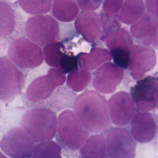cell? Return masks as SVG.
I'll use <instances>...</instances> for the list:
<instances>
[{"mask_svg":"<svg viewBox=\"0 0 158 158\" xmlns=\"http://www.w3.org/2000/svg\"><path fill=\"white\" fill-rule=\"evenodd\" d=\"M20 125L35 143L51 140L57 131L56 112L44 107L31 108L23 114Z\"/></svg>","mask_w":158,"mask_h":158,"instance_id":"cell-2","label":"cell"},{"mask_svg":"<svg viewBox=\"0 0 158 158\" xmlns=\"http://www.w3.org/2000/svg\"><path fill=\"white\" fill-rule=\"evenodd\" d=\"M0 158H7V157H6L2 152L0 153Z\"/></svg>","mask_w":158,"mask_h":158,"instance_id":"cell-32","label":"cell"},{"mask_svg":"<svg viewBox=\"0 0 158 158\" xmlns=\"http://www.w3.org/2000/svg\"><path fill=\"white\" fill-rule=\"evenodd\" d=\"M79 7L83 11H93L98 9L103 2L101 0H78L77 1Z\"/></svg>","mask_w":158,"mask_h":158,"instance_id":"cell-30","label":"cell"},{"mask_svg":"<svg viewBox=\"0 0 158 158\" xmlns=\"http://www.w3.org/2000/svg\"><path fill=\"white\" fill-rule=\"evenodd\" d=\"M78 33L89 43L101 40L102 23L100 14L94 11H81L74 22Z\"/></svg>","mask_w":158,"mask_h":158,"instance_id":"cell-17","label":"cell"},{"mask_svg":"<svg viewBox=\"0 0 158 158\" xmlns=\"http://www.w3.org/2000/svg\"><path fill=\"white\" fill-rule=\"evenodd\" d=\"M24 31L28 39L40 46L57 42L60 38L59 23L49 15L29 17L25 22Z\"/></svg>","mask_w":158,"mask_h":158,"instance_id":"cell-4","label":"cell"},{"mask_svg":"<svg viewBox=\"0 0 158 158\" xmlns=\"http://www.w3.org/2000/svg\"><path fill=\"white\" fill-rule=\"evenodd\" d=\"M45 62L52 68L61 70L65 74L69 73L78 67V56L67 51L62 42L48 44L43 49Z\"/></svg>","mask_w":158,"mask_h":158,"instance_id":"cell-12","label":"cell"},{"mask_svg":"<svg viewBox=\"0 0 158 158\" xmlns=\"http://www.w3.org/2000/svg\"><path fill=\"white\" fill-rule=\"evenodd\" d=\"M34 141L20 127L8 130L1 140V151L11 158H30L34 149Z\"/></svg>","mask_w":158,"mask_h":158,"instance_id":"cell-9","label":"cell"},{"mask_svg":"<svg viewBox=\"0 0 158 158\" xmlns=\"http://www.w3.org/2000/svg\"><path fill=\"white\" fill-rule=\"evenodd\" d=\"M80 158H109L104 134L90 136L80 149Z\"/></svg>","mask_w":158,"mask_h":158,"instance_id":"cell-22","label":"cell"},{"mask_svg":"<svg viewBox=\"0 0 158 158\" xmlns=\"http://www.w3.org/2000/svg\"><path fill=\"white\" fill-rule=\"evenodd\" d=\"M89 137V132L80 123L70 109L62 111L57 117L56 139L64 147L76 151L81 149Z\"/></svg>","mask_w":158,"mask_h":158,"instance_id":"cell-3","label":"cell"},{"mask_svg":"<svg viewBox=\"0 0 158 158\" xmlns=\"http://www.w3.org/2000/svg\"><path fill=\"white\" fill-rule=\"evenodd\" d=\"M145 6L142 0L124 1L118 14L120 22L125 24H134L144 15Z\"/></svg>","mask_w":158,"mask_h":158,"instance_id":"cell-23","label":"cell"},{"mask_svg":"<svg viewBox=\"0 0 158 158\" xmlns=\"http://www.w3.org/2000/svg\"><path fill=\"white\" fill-rule=\"evenodd\" d=\"M123 2L122 0H105L101 12L110 16H117Z\"/></svg>","mask_w":158,"mask_h":158,"instance_id":"cell-28","label":"cell"},{"mask_svg":"<svg viewBox=\"0 0 158 158\" xmlns=\"http://www.w3.org/2000/svg\"><path fill=\"white\" fill-rule=\"evenodd\" d=\"M61 146L52 140L35 144L31 158H62Z\"/></svg>","mask_w":158,"mask_h":158,"instance_id":"cell-26","label":"cell"},{"mask_svg":"<svg viewBox=\"0 0 158 158\" xmlns=\"http://www.w3.org/2000/svg\"><path fill=\"white\" fill-rule=\"evenodd\" d=\"M77 97V96L73 91L67 86L63 85L57 88L51 96L46 101L36 104H28V106L30 109L44 107L57 112L73 108Z\"/></svg>","mask_w":158,"mask_h":158,"instance_id":"cell-19","label":"cell"},{"mask_svg":"<svg viewBox=\"0 0 158 158\" xmlns=\"http://www.w3.org/2000/svg\"><path fill=\"white\" fill-rule=\"evenodd\" d=\"M107 103L111 123L117 127L126 125L136 114L135 103L130 94L125 91L114 94Z\"/></svg>","mask_w":158,"mask_h":158,"instance_id":"cell-11","label":"cell"},{"mask_svg":"<svg viewBox=\"0 0 158 158\" xmlns=\"http://www.w3.org/2000/svg\"><path fill=\"white\" fill-rule=\"evenodd\" d=\"M145 3L148 13L158 18V0H146Z\"/></svg>","mask_w":158,"mask_h":158,"instance_id":"cell-31","label":"cell"},{"mask_svg":"<svg viewBox=\"0 0 158 158\" xmlns=\"http://www.w3.org/2000/svg\"><path fill=\"white\" fill-rule=\"evenodd\" d=\"M25 85V74L6 56L0 59V99L12 101L21 94Z\"/></svg>","mask_w":158,"mask_h":158,"instance_id":"cell-7","label":"cell"},{"mask_svg":"<svg viewBox=\"0 0 158 158\" xmlns=\"http://www.w3.org/2000/svg\"><path fill=\"white\" fill-rule=\"evenodd\" d=\"M132 37L138 45L158 46V18L146 13L130 27Z\"/></svg>","mask_w":158,"mask_h":158,"instance_id":"cell-15","label":"cell"},{"mask_svg":"<svg viewBox=\"0 0 158 158\" xmlns=\"http://www.w3.org/2000/svg\"><path fill=\"white\" fill-rule=\"evenodd\" d=\"M156 53L149 47L133 45L130 52L128 70L131 77L140 80L144 74L151 70L156 63Z\"/></svg>","mask_w":158,"mask_h":158,"instance_id":"cell-14","label":"cell"},{"mask_svg":"<svg viewBox=\"0 0 158 158\" xmlns=\"http://www.w3.org/2000/svg\"><path fill=\"white\" fill-rule=\"evenodd\" d=\"M77 56L80 68L88 71L97 69L112 59L110 51L101 47H94L89 52H80Z\"/></svg>","mask_w":158,"mask_h":158,"instance_id":"cell-20","label":"cell"},{"mask_svg":"<svg viewBox=\"0 0 158 158\" xmlns=\"http://www.w3.org/2000/svg\"><path fill=\"white\" fill-rule=\"evenodd\" d=\"M65 74L60 69H50L47 73L35 78L28 86L24 99L27 103L36 104L48 99L55 89L64 85Z\"/></svg>","mask_w":158,"mask_h":158,"instance_id":"cell-6","label":"cell"},{"mask_svg":"<svg viewBox=\"0 0 158 158\" xmlns=\"http://www.w3.org/2000/svg\"><path fill=\"white\" fill-rule=\"evenodd\" d=\"M73 109L81 125L89 132L102 133L110 128L108 103L98 91L86 89L78 95Z\"/></svg>","mask_w":158,"mask_h":158,"instance_id":"cell-1","label":"cell"},{"mask_svg":"<svg viewBox=\"0 0 158 158\" xmlns=\"http://www.w3.org/2000/svg\"><path fill=\"white\" fill-rule=\"evenodd\" d=\"M130 51H110L114 63L122 69L128 68Z\"/></svg>","mask_w":158,"mask_h":158,"instance_id":"cell-29","label":"cell"},{"mask_svg":"<svg viewBox=\"0 0 158 158\" xmlns=\"http://www.w3.org/2000/svg\"><path fill=\"white\" fill-rule=\"evenodd\" d=\"M102 41L106 43L109 51H130L133 46V38L126 28L120 27L109 33Z\"/></svg>","mask_w":158,"mask_h":158,"instance_id":"cell-21","label":"cell"},{"mask_svg":"<svg viewBox=\"0 0 158 158\" xmlns=\"http://www.w3.org/2000/svg\"><path fill=\"white\" fill-rule=\"evenodd\" d=\"M123 76L122 69L114 63L106 62L95 70L92 79L93 86L99 93H112L123 80Z\"/></svg>","mask_w":158,"mask_h":158,"instance_id":"cell-13","label":"cell"},{"mask_svg":"<svg viewBox=\"0 0 158 158\" xmlns=\"http://www.w3.org/2000/svg\"><path fill=\"white\" fill-rule=\"evenodd\" d=\"M7 54L10 61L23 70L35 69L41 65L44 59L41 46L23 36L10 43Z\"/></svg>","mask_w":158,"mask_h":158,"instance_id":"cell-5","label":"cell"},{"mask_svg":"<svg viewBox=\"0 0 158 158\" xmlns=\"http://www.w3.org/2000/svg\"><path fill=\"white\" fill-rule=\"evenodd\" d=\"M91 78L92 76L89 71L77 68L67 75V86L74 92H80L89 85Z\"/></svg>","mask_w":158,"mask_h":158,"instance_id":"cell-25","label":"cell"},{"mask_svg":"<svg viewBox=\"0 0 158 158\" xmlns=\"http://www.w3.org/2000/svg\"><path fill=\"white\" fill-rule=\"evenodd\" d=\"M158 132V120L156 115L148 112H137L130 121V133L140 143L151 141Z\"/></svg>","mask_w":158,"mask_h":158,"instance_id":"cell-16","label":"cell"},{"mask_svg":"<svg viewBox=\"0 0 158 158\" xmlns=\"http://www.w3.org/2000/svg\"><path fill=\"white\" fill-rule=\"evenodd\" d=\"M79 14V6L73 0H55L52 2V14L62 22H70L75 20Z\"/></svg>","mask_w":158,"mask_h":158,"instance_id":"cell-24","label":"cell"},{"mask_svg":"<svg viewBox=\"0 0 158 158\" xmlns=\"http://www.w3.org/2000/svg\"><path fill=\"white\" fill-rule=\"evenodd\" d=\"M131 96L139 112H148L158 109V77L147 76L138 80L130 88Z\"/></svg>","mask_w":158,"mask_h":158,"instance_id":"cell-10","label":"cell"},{"mask_svg":"<svg viewBox=\"0 0 158 158\" xmlns=\"http://www.w3.org/2000/svg\"><path fill=\"white\" fill-rule=\"evenodd\" d=\"M109 158H135L136 141L125 128L112 127L104 132Z\"/></svg>","mask_w":158,"mask_h":158,"instance_id":"cell-8","label":"cell"},{"mask_svg":"<svg viewBox=\"0 0 158 158\" xmlns=\"http://www.w3.org/2000/svg\"><path fill=\"white\" fill-rule=\"evenodd\" d=\"M0 17L1 40L12 39L22 33L20 15L10 3L0 1Z\"/></svg>","mask_w":158,"mask_h":158,"instance_id":"cell-18","label":"cell"},{"mask_svg":"<svg viewBox=\"0 0 158 158\" xmlns=\"http://www.w3.org/2000/svg\"><path fill=\"white\" fill-rule=\"evenodd\" d=\"M51 0L18 1L20 7L27 13L31 15H41L48 12L52 5Z\"/></svg>","mask_w":158,"mask_h":158,"instance_id":"cell-27","label":"cell"}]
</instances>
